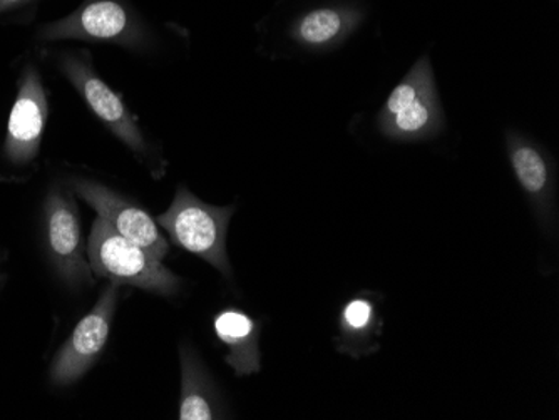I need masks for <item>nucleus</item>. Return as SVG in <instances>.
Returning <instances> with one entry per match:
<instances>
[{
    "instance_id": "nucleus-1",
    "label": "nucleus",
    "mask_w": 559,
    "mask_h": 420,
    "mask_svg": "<svg viewBox=\"0 0 559 420\" xmlns=\"http://www.w3.org/2000/svg\"><path fill=\"white\" fill-rule=\"evenodd\" d=\"M87 260L97 277L118 285H130L163 297H171L180 288V278L171 274L162 260L116 233L100 216L94 221L87 240Z\"/></svg>"
},
{
    "instance_id": "nucleus-2",
    "label": "nucleus",
    "mask_w": 559,
    "mask_h": 420,
    "mask_svg": "<svg viewBox=\"0 0 559 420\" xmlns=\"http://www.w3.org/2000/svg\"><path fill=\"white\" fill-rule=\"evenodd\" d=\"M37 39L116 44L144 51L150 46V31L126 0H84L71 14L40 27Z\"/></svg>"
},
{
    "instance_id": "nucleus-3",
    "label": "nucleus",
    "mask_w": 559,
    "mask_h": 420,
    "mask_svg": "<svg viewBox=\"0 0 559 420\" xmlns=\"http://www.w3.org/2000/svg\"><path fill=\"white\" fill-rule=\"evenodd\" d=\"M234 206H213L201 202L185 187L178 188L171 206L156 218L173 243L205 260L230 277L231 265L226 252V233Z\"/></svg>"
},
{
    "instance_id": "nucleus-4",
    "label": "nucleus",
    "mask_w": 559,
    "mask_h": 420,
    "mask_svg": "<svg viewBox=\"0 0 559 420\" xmlns=\"http://www.w3.org/2000/svg\"><path fill=\"white\" fill-rule=\"evenodd\" d=\"M58 65L68 77L87 108L99 119L141 163L150 165L153 158L150 143L141 131L138 119L126 108L121 94L115 93L100 80L93 64L90 51H62L58 55Z\"/></svg>"
},
{
    "instance_id": "nucleus-5",
    "label": "nucleus",
    "mask_w": 559,
    "mask_h": 420,
    "mask_svg": "<svg viewBox=\"0 0 559 420\" xmlns=\"http://www.w3.org/2000/svg\"><path fill=\"white\" fill-rule=\"evenodd\" d=\"M44 235L47 253L59 277L72 288L93 285V269L84 250L80 213L72 190L56 187L44 202Z\"/></svg>"
},
{
    "instance_id": "nucleus-6",
    "label": "nucleus",
    "mask_w": 559,
    "mask_h": 420,
    "mask_svg": "<svg viewBox=\"0 0 559 420\" xmlns=\"http://www.w3.org/2000/svg\"><path fill=\"white\" fill-rule=\"evenodd\" d=\"M49 103L43 77L34 65H25L19 77L17 96L9 115L8 131L2 143V159L9 166L25 169L39 158L46 130Z\"/></svg>"
},
{
    "instance_id": "nucleus-7",
    "label": "nucleus",
    "mask_w": 559,
    "mask_h": 420,
    "mask_svg": "<svg viewBox=\"0 0 559 420\" xmlns=\"http://www.w3.org/2000/svg\"><path fill=\"white\" fill-rule=\"evenodd\" d=\"M119 285L111 281L100 293L90 313L75 325L50 365V382L59 387L80 381L96 363L111 332L112 316L118 305Z\"/></svg>"
},
{
    "instance_id": "nucleus-8",
    "label": "nucleus",
    "mask_w": 559,
    "mask_h": 420,
    "mask_svg": "<svg viewBox=\"0 0 559 420\" xmlns=\"http://www.w3.org/2000/svg\"><path fill=\"white\" fill-rule=\"evenodd\" d=\"M69 184L91 208L96 209L100 218L108 221L116 233L140 244L156 259H165L169 244L150 213L97 181L71 178Z\"/></svg>"
},
{
    "instance_id": "nucleus-9",
    "label": "nucleus",
    "mask_w": 559,
    "mask_h": 420,
    "mask_svg": "<svg viewBox=\"0 0 559 420\" xmlns=\"http://www.w3.org/2000/svg\"><path fill=\"white\" fill-rule=\"evenodd\" d=\"M362 21V9L357 5H323L298 15L288 33L298 46L323 51L344 43Z\"/></svg>"
},
{
    "instance_id": "nucleus-10",
    "label": "nucleus",
    "mask_w": 559,
    "mask_h": 420,
    "mask_svg": "<svg viewBox=\"0 0 559 420\" xmlns=\"http://www.w3.org/2000/svg\"><path fill=\"white\" fill-rule=\"evenodd\" d=\"M506 143H508V156H510L518 183L531 202L535 203L539 213L546 215L551 205L552 188H555V177H552L548 156L542 147L521 134L508 133Z\"/></svg>"
},
{
    "instance_id": "nucleus-11",
    "label": "nucleus",
    "mask_w": 559,
    "mask_h": 420,
    "mask_svg": "<svg viewBox=\"0 0 559 420\" xmlns=\"http://www.w3.org/2000/svg\"><path fill=\"white\" fill-rule=\"evenodd\" d=\"M377 127L389 140L423 141L435 137L444 127L441 103H439L436 83L424 87L423 93L411 105L395 112L384 121H377Z\"/></svg>"
},
{
    "instance_id": "nucleus-12",
    "label": "nucleus",
    "mask_w": 559,
    "mask_h": 420,
    "mask_svg": "<svg viewBox=\"0 0 559 420\" xmlns=\"http://www.w3.org/2000/svg\"><path fill=\"white\" fill-rule=\"evenodd\" d=\"M219 340L230 349L226 363L238 377L255 374L260 370L259 325L240 310H223L215 319Z\"/></svg>"
},
{
    "instance_id": "nucleus-13",
    "label": "nucleus",
    "mask_w": 559,
    "mask_h": 420,
    "mask_svg": "<svg viewBox=\"0 0 559 420\" xmlns=\"http://www.w3.org/2000/svg\"><path fill=\"white\" fill-rule=\"evenodd\" d=\"M181 420L216 419L212 385L193 350L181 349Z\"/></svg>"
},
{
    "instance_id": "nucleus-14",
    "label": "nucleus",
    "mask_w": 559,
    "mask_h": 420,
    "mask_svg": "<svg viewBox=\"0 0 559 420\" xmlns=\"http://www.w3.org/2000/svg\"><path fill=\"white\" fill-rule=\"evenodd\" d=\"M376 316L377 312L372 300L362 299V297L354 299L345 305L344 313H342V332L345 337L362 338L364 335L373 331Z\"/></svg>"
},
{
    "instance_id": "nucleus-15",
    "label": "nucleus",
    "mask_w": 559,
    "mask_h": 420,
    "mask_svg": "<svg viewBox=\"0 0 559 420\" xmlns=\"http://www.w3.org/2000/svg\"><path fill=\"white\" fill-rule=\"evenodd\" d=\"M40 0H0V22L29 21Z\"/></svg>"
}]
</instances>
